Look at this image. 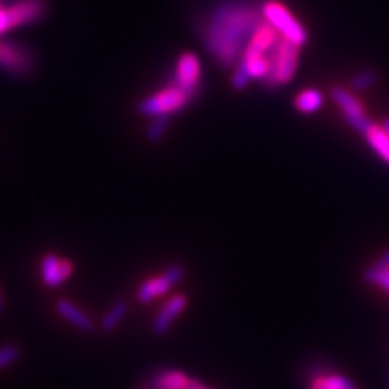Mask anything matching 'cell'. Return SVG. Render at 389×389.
<instances>
[{
  "label": "cell",
  "mask_w": 389,
  "mask_h": 389,
  "mask_svg": "<svg viewBox=\"0 0 389 389\" xmlns=\"http://www.w3.org/2000/svg\"><path fill=\"white\" fill-rule=\"evenodd\" d=\"M193 97L187 91L170 83L168 87L154 91L136 102V112L143 117H172L184 111Z\"/></svg>",
  "instance_id": "3957f363"
},
{
  "label": "cell",
  "mask_w": 389,
  "mask_h": 389,
  "mask_svg": "<svg viewBox=\"0 0 389 389\" xmlns=\"http://www.w3.org/2000/svg\"><path fill=\"white\" fill-rule=\"evenodd\" d=\"M185 276L184 265H170L163 274L156 278L146 279L145 283L140 284L138 290H136V300L140 303H151L156 297H163L174 287L177 283H180Z\"/></svg>",
  "instance_id": "8992f818"
},
{
  "label": "cell",
  "mask_w": 389,
  "mask_h": 389,
  "mask_svg": "<svg viewBox=\"0 0 389 389\" xmlns=\"http://www.w3.org/2000/svg\"><path fill=\"white\" fill-rule=\"evenodd\" d=\"M128 310H130V305L127 300H117L116 303H112V305L109 307V310L106 312L104 317H102V322H101L102 331L111 333V331L116 329L120 324V322L127 317Z\"/></svg>",
  "instance_id": "9a60e30c"
},
{
  "label": "cell",
  "mask_w": 389,
  "mask_h": 389,
  "mask_svg": "<svg viewBox=\"0 0 389 389\" xmlns=\"http://www.w3.org/2000/svg\"><path fill=\"white\" fill-rule=\"evenodd\" d=\"M192 380L184 371H164V373L158 375L154 380V386L156 389H187L190 386Z\"/></svg>",
  "instance_id": "2e32d148"
},
{
  "label": "cell",
  "mask_w": 389,
  "mask_h": 389,
  "mask_svg": "<svg viewBox=\"0 0 389 389\" xmlns=\"http://www.w3.org/2000/svg\"><path fill=\"white\" fill-rule=\"evenodd\" d=\"M55 312L59 313L62 318L67 319L68 323H72L75 328H78L80 331L91 333V331L94 329L93 319H91L83 310H80L75 303H72L70 300L60 299L55 303Z\"/></svg>",
  "instance_id": "7c38bea8"
},
{
  "label": "cell",
  "mask_w": 389,
  "mask_h": 389,
  "mask_svg": "<svg viewBox=\"0 0 389 389\" xmlns=\"http://www.w3.org/2000/svg\"><path fill=\"white\" fill-rule=\"evenodd\" d=\"M312 389H357V386L342 375H323L313 380Z\"/></svg>",
  "instance_id": "ac0fdd59"
},
{
  "label": "cell",
  "mask_w": 389,
  "mask_h": 389,
  "mask_svg": "<svg viewBox=\"0 0 389 389\" xmlns=\"http://www.w3.org/2000/svg\"><path fill=\"white\" fill-rule=\"evenodd\" d=\"M261 20L260 7L247 0L217 4L204 25V45L216 64L224 68L236 67Z\"/></svg>",
  "instance_id": "6da1fadb"
},
{
  "label": "cell",
  "mask_w": 389,
  "mask_h": 389,
  "mask_svg": "<svg viewBox=\"0 0 389 389\" xmlns=\"http://www.w3.org/2000/svg\"><path fill=\"white\" fill-rule=\"evenodd\" d=\"M7 11L10 26L18 28L41 20L48 11V4L45 0H18L7 9Z\"/></svg>",
  "instance_id": "30bf717a"
},
{
  "label": "cell",
  "mask_w": 389,
  "mask_h": 389,
  "mask_svg": "<svg viewBox=\"0 0 389 389\" xmlns=\"http://www.w3.org/2000/svg\"><path fill=\"white\" fill-rule=\"evenodd\" d=\"M187 307V295L185 294H177L165 302L163 310L158 313V317L153 322V333L156 336H164L168 333L170 324L174 323V319L182 314Z\"/></svg>",
  "instance_id": "8fae6325"
},
{
  "label": "cell",
  "mask_w": 389,
  "mask_h": 389,
  "mask_svg": "<svg viewBox=\"0 0 389 389\" xmlns=\"http://www.w3.org/2000/svg\"><path fill=\"white\" fill-rule=\"evenodd\" d=\"M260 11L263 20L276 30L279 36L287 39L289 43L299 45H305L308 43V33L300 20H297L294 13L279 0H266L260 5Z\"/></svg>",
  "instance_id": "277c9868"
},
{
  "label": "cell",
  "mask_w": 389,
  "mask_h": 389,
  "mask_svg": "<svg viewBox=\"0 0 389 389\" xmlns=\"http://www.w3.org/2000/svg\"><path fill=\"white\" fill-rule=\"evenodd\" d=\"M324 104V94L318 88H305L300 93H297L294 97V107L295 111L302 114H310L318 112Z\"/></svg>",
  "instance_id": "5bb4252c"
},
{
  "label": "cell",
  "mask_w": 389,
  "mask_h": 389,
  "mask_svg": "<svg viewBox=\"0 0 389 389\" xmlns=\"http://www.w3.org/2000/svg\"><path fill=\"white\" fill-rule=\"evenodd\" d=\"M368 143V146L378 154L381 161H385L389 165V135L381 127V124H375L371 120V124L360 133Z\"/></svg>",
  "instance_id": "4fadbf2b"
},
{
  "label": "cell",
  "mask_w": 389,
  "mask_h": 389,
  "mask_svg": "<svg viewBox=\"0 0 389 389\" xmlns=\"http://www.w3.org/2000/svg\"><path fill=\"white\" fill-rule=\"evenodd\" d=\"M73 273V263L55 253H45L41 260V279L45 287L55 289L64 284Z\"/></svg>",
  "instance_id": "9c48e42d"
},
{
  "label": "cell",
  "mask_w": 389,
  "mask_h": 389,
  "mask_svg": "<svg viewBox=\"0 0 389 389\" xmlns=\"http://www.w3.org/2000/svg\"><path fill=\"white\" fill-rule=\"evenodd\" d=\"M187 389H206V388L199 385V383H197V381H192L190 386H188Z\"/></svg>",
  "instance_id": "603a6c76"
},
{
  "label": "cell",
  "mask_w": 389,
  "mask_h": 389,
  "mask_svg": "<svg viewBox=\"0 0 389 389\" xmlns=\"http://www.w3.org/2000/svg\"><path fill=\"white\" fill-rule=\"evenodd\" d=\"M386 292H388V294H389V289H388V290H386Z\"/></svg>",
  "instance_id": "484cf974"
},
{
  "label": "cell",
  "mask_w": 389,
  "mask_h": 389,
  "mask_svg": "<svg viewBox=\"0 0 389 389\" xmlns=\"http://www.w3.org/2000/svg\"><path fill=\"white\" fill-rule=\"evenodd\" d=\"M0 68L13 77H25L34 68V55L26 45L0 41Z\"/></svg>",
  "instance_id": "ba28073f"
},
{
  "label": "cell",
  "mask_w": 389,
  "mask_h": 389,
  "mask_svg": "<svg viewBox=\"0 0 389 389\" xmlns=\"http://www.w3.org/2000/svg\"><path fill=\"white\" fill-rule=\"evenodd\" d=\"M170 117H154L146 128V140L150 143L161 141L168 133Z\"/></svg>",
  "instance_id": "d6986e66"
},
{
  "label": "cell",
  "mask_w": 389,
  "mask_h": 389,
  "mask_svg": "<svg viewBox=\"0 0 389 389\" xmlns=\"http://www.w3.org/2000/svg\"><path fill=\"white\" fill-rule=\"evenodd\" d=\"M386 268H389V250H386L385 253H383L378 260H376L373 265L368 266L367 270H365L363 273V281L367 284H373L375 283V278L378 276V274L386 270Z\"/></svg>",
  "instance_id": "ffe728a7"
},
{
  "label": "cell",
  "mask_w": 389,
  "mask_h": 389,
  "mask_svg": "<svg viewBox=\"0 0 389 389\" xmlns=\"http://www.w3.org/2000/svg\"><path fill=\"white\" fill-rule=\"evenodd\" d=\"M20 356H21V351L18 346L7 344L0 347V370H4L5 367H9V365L15 363L16 360L20 358Z\"/></svg>",
  "instance_id": "44dd1931"
},
{
  "label": "cell",
  "mask_w": 389,
  "mask_h": 389,
  "mask_svg": "<svg viewBox=\"0 0 389 389\" xmlns=\"http://www.w3.org/2000/svg\"><path fill=\"white\" fill-rule=\"evenodd\" d=\"M380 82V73L373 70V68H363L357 73H354L349 80V89L356 91V93H362V91H368L376 87Z\"/></svg>",
  "instance_id": "e0dca14e"
},
{
  "label": "cell",
  "mask_w": 389,
  "mask_h": 389,
  "mask_svg": "<svg viewBox=\"0 0 389 389\" xmlns=\"http://www.w3.org/2000/svg\"><path fill=\"white\" fill-rule=\"evenodd\" d=\"M300 62V48L279 36L270 50V72L263 80L266 88L278 89L295 78Z\"/></svg>",
  "instance_id": "7a4b0ae2"
},
{
  "label": "cell",
  "mask_w": 389,
  "mask_h": 389,
  "mask_svg": "<svg viewBox=\"0 0 389 389\" xmlns=\"http://www.w3.org/2000/svg\"><path fill=\"white\" fill-rule=\"evenodd\" d=\"M202 75H203V67L202 60L194 53H184L179 55V59L175 62L174 68V80L177 87H180L184 91H187L193 99L198 94L199 84H202Z\"/></svg>",
  "instance_id": "52a82bcc"
},
{
  "label": "cell",
  "mask_w": 389,
  "mask_h": 389,
  "mask_svg": "<svg viewBox=\"0 0 389 389\" xmlns=\"http://www.w3.org/2000/svg\"><path fill=\"white\" fill-rule=\"evenodd\" d=\"M381 127L385 128V131L389 135V117H386L385 120H383V122H381Z\"/></svg>",
  "instance_id": "cb8c5ba5"
},
{
  "label": "cell",
  "mask_w": 389,
  "mask_h": 389,
  "mask_svg": "<svg viewBox=\"0 0 389 389\" xmlns=\"http://www.w3.org/2000/svg\"><path fill=\"white\" fill-rule=\"evenodd\" d=\"M375 285H378L380 289L383 290H388L389 289V268H386V270H383L378 276L375 278Z\"/></svg>",
  "instance_id": "7402d4cb"
},
{
  "label": "cell",
  "mask_w": 389,
  "mask_h": 389,
  "mask_svg": "<svg viewBox=\"0 0 389 389\" xmlns=\"http://www.w3.org/2000/svg\"><path fill=\"white\" fill-rule=\"evenodd\" d=\"M329 96L334 101V104H337V107L341 109L342 119L354 130H357L358 133H362L371 124V120L367 117V111H365L362 101L354 94V91L346 87H341V84H333L329 88Z\"/></svg>",
  "instance_id": "5b68a950"
},
{
  "label": "cell",
  "mask_w": 389,
  "mask_h": 389,
  "mask_svg": "<svg viewBox=\"0 0 389 389\" xmlns=\"http://www.w3.org/2000/svg\"><path fill=\"white\" fill-rule=\"evenodd\" d=\"M4 310V299H2V294H0V312Z\"/></svg>",
  "instance_id": "d4e9b609"
}]
</instances>
